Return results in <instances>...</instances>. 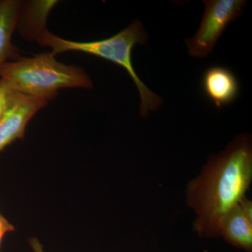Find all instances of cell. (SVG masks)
Here are the masks:
<instances>
[{
    "label": "cell",
    "instance_id": "obj_7",
    "mask_svg": "<svg viewBox=\"0 0 252 252\" xmlns=\"http://www.w3.org/2000/svg\"><path fill=\"white\" fill-rule=\"evenodd\" d=\"M202 86L205 95L219 109L234 102L240 89L235 74L220 66H214L205 71Z\"/></svg>",
    "mask_w": 252,
    "mask_h": 252
},
{
    "label": "cell",
    "instance_id": "obj_8",
    "mask_svg": "<svg viewBox=\"0 0 252 252\" xmlns=\"http://www.w3.org/2000/svg\"><path fill=\"white\" fill-rule=\"evenodd\" d=\"M59 3L56 0H33L23 3L17 27L21 36L29 41H37L46 31L48 16Z\"/></svg>",
    "mask_w": 252,
    "mask_h": 252
},
{
    "label": "cell",
    "instance_id": "obj_11",
    "mask_svg": "<svg viewBox=\"0 0 252 252\" xmlns=\"http://www.w3.org/2000/svg\"><path fill=\"white\" fill-rule=\"evenodd\" d=\"M14 225L11 224L2 215L0 214V246L5 235L9 232L14 231Z\"/></svg>",
    "mask_w": 252,
    "mask_h": 252
},
{
    "label": "cell",
    "instance_id": "obj_1",
    "mask_svg": "<svg viewBox=\"0 0 252 252\" xmlns=\"http://www.w3.org/2000/svg\"><path fill=\"white\" fill-rule=\"evenodd\" d=\"M252 179V140L242 134L221 153L212 156L200 176L189 183L187 202L196 214L194 229L198 235H220L223 217L245 197Z\"/></svg>",
    "mask_w": 252,
    "mask_h": 252
},
{
    "label": "cell",
    "instance_id": "obj_12",
    "mask_svg": "<svg viewBox=\"0 0 252 252\" xmlns=\"http://www.w3.org/2000/svg\"><path fill=\"white\" fill-rule=\"evenodd\" d=\"M30 243L32 248L33 251L34 252H44L43 250L42 245L39 243V240L36 238H31L30 239Z\"/></svg>",
    "mask_w": 252,
    "mask_h": 252
},
{
    "label": "cell",
    "instance_id": "obj_9",
    "mask_svg": "<svg viewBox=\"0 0 252 252\" xmlns=\"http://www.w3.org/2000/svg\"><path fill=\"white\" fill-rule=\"evenodd\" d=\"M21 6L22 2L18 0L0 1V69L4 63L21 57L11 38L17 27Z\"/></svg>",
    "mask_w": 252,
    "mask_h": 252
},
{
    "label": "cell",
    "instance_id": "obj_3",
    "mask_svg": "<svg viewBox=\"0 0 252 252\" xmlns=\"http://www.w3.org/2000/svg\"><path fill=\"white\" fill-rule=\"evenodd\" d=\"M147 39L148 35L142 23L135 20L120 32L102 40L87 42L67 40L48 31L36 41L41 46L51 48L55 56L68 51L84 53L124 68L138 89L141 99L140 115L146 117L150 111L157 110L162 103V99L139 78L132 63L131 56L134 46L145 44Z\"/></svg>",
    "mask_w": 252,
    "mask_h": 252
},
{
    "label": "cell",
    "instance_id": "obj_10",
    "mask_svg": "<svg viewBox=\"0 0 252 252\" xmlns=\"http://www.w3.org/2000/svg\"><path fill=\"white\" fill-rule=\"evenodd\" d=\"M17 92L13 90L7 83L0 79V122L12 103Z\"/></svg>",
    "mask_w": 252,
    "mask_h": 252
},
{
    "label": "cell",
    "instance_id": "obj_6",
    "mask_svg": "<svg viewBox=\"0 0 252 252\" xmlns=\"http://www.w3.org/2000/svg\"><path fill=\"white\" fill-rule=\"evenodd\" d=\"M220 235L227 243L252 252V203L246 197L227 212L220 223Z\"/></svg>",
    "mask_w": 252,
    "mask_h": 252
},
{
    "label": "cell",
    "instance_id": "obj_4",
    "mask_svg": "<svg viewBox=\"0 0 252 252\" xmlns=\"http://www.w3.org/2000/svg\"><path fill=\"white\" fill-rule=\"evenodd\" d=\"M205 9L195 36L186 41L189 54L204 58L210 54L227 26L238 17L247 4L243 0L203 1Z\"/></svg>",
    "mask_w": 252,
    "mask_h": 252
},
{
    "label": "cell",
    "instance_id": "obj_5",
    "mask_svg": "<svg viewBox=\"0 0 252 252\" xmlns=\"http://www.w3.org/2000/svg\"><path fill=\"white\" fill-rule=\"evenodd\" d=\"M49 101L17 92L0 122V152L18 139H23L32 118L47 105Z\"/></svg>",
    "mask_w": 252,
    "mask_h": 252
},
{
    "label": "cell",
    "instance_id": "obj_2",
    "mask_svg": "<svg viewBox=\"0 0 252 252\" xmlns=\"http://www.w3.org/2000/svg\"><path fill=\"white\" fill-rule=\"evenodd\" d=\"M55 56L52 52L44 53L4 63L0 69V79L16 92L48 101L62 89L93 87L84 69L60 63Z\"/></svg>",
    "mask_w": 252,
    "mask_h": 252
}]
</instances>
